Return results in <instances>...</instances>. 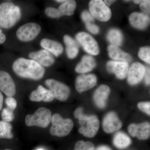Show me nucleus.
<instances>
[{
	"label": "nucleus",
	"instance_id": "obj_1",
	"mask_svg": "<svg viewBox=\"0 0 150 150\" xmlns=\"http://www.w3.org/2000/svg\"><path fill=\"white\" fill-rule=\"evenodd\" d=\"M12 68L18 76L33 80L41 79L45 74L43 66L32 59L18 58L13 62Z\"/></svg>",
	"mask_w": 150,
	"mask_h": 150
},
{
	"label": "nucleus",
	"instance_id": "obj_2",
	"mask_svg": "<svg viewBox=\"0 0 150 150\" xmlns=\"http://www.w3.org/2000/svg\"><path fill=\"white\" fill-rule=\"evenodd\" d=\"M21 17L18 6L11 2L0 4V28L8 29L13 27Z\"/></svg>",
	"mask_w": 150,
	"mask_h": 150
},
{
	"label": "nucleus",
	"instance_id": "obj_3",
	"mask_svg": "<svg viewBox=\"0 0 150 150\" xmlns=\"http://www.w3.org/2000/svg\"><path fill=\"white\" fill-rule=\"evenodd\" d=\"M74 115L79 119L81 126L79 131L80 134L89 138H93L96 136L99 129L100 125L99 120L96 116L84 115L83 109L81 107L75 110Z\"/></svg>",
	"mask_w": 150,
	"mask_h": 150
},
{
	"label": "nucleus",
	"instance_id": "obj_4",
	"mask_svg": "<svg viewBox=\"0 0 150 150\" xmlns=\"http://www.w3.org/2000/svg\"><path fill=\"white\" fill-rule=\"evenodd\" d=\"M51 122L52 126L50 129V133L54 136H67L71 132L74 127V123L71 119H64L58 113H55L52 115Z\"/></svg>",
	"mask_w": 150,
	"mask_h": 150
},
{
	"label": "nucleus",
	"instance_id": "obj_5",
	"mask_svg": "<svg viewBox=\"0 0 150 150\" xmlns=\"http://www.w3.org/2000/svg\"><path fill=\"white\" fill-rule=\"evenodd\" d=\"M51 112L46 108L38 109L32 115L28 114L25 117V123L28 126H36L45 128L51 121Z\"/></svg>",
	"mask_w": 150,
	"mask_h": 150
},
{
	"label": "nucleus",
	"instance_id": "obj_6",
	"mask_svg": "<svg viewBox=\"0 0 150 150\" xmlns=\"http://www.w3.org/2000/svg\"><path fill=\"white\" fill-rule=\"evenodd\" d=\"M88 6L90 13L94 18L100 21L107 22L111 18V11L103 1H91Z\"/></svg>",
	"mask_w": 150,
	"mask_h": 150
},
{
	"label": "nucleus",
	"instance_id": "obj_7",
	"mask_svg": "<svg viewBox=\"0 0 150 150\" xmlns=\"http://www.w3.org/2000/svg\"><path fill=\"white\" fill-rule=\"evenodd\" d=\"M76 39L87 53L94 56L99 54L98 43L90 34L84 32H79L76 35Z\"/></svg>",
	"mask_w": 150,
	"mask_h": 150
},
{
	"label": "nucleus",
	"instance_id": "obj_8",
	"mask_svg": "<svg viewBox=\"0 0 150 150\" xmlns=\"http://www.w3.org/2000/svg\"><path fill=\"white\" fill-rule=\"evenodd\" d=\"M41 27L35 23H28L22 25L17 30L16 36L23 42H29L34 40L41 31Z\"/></svg>",
	"mask_w": 150,
	"mask_h": 150
},
{
	"label": "nucleus",
	"instance_id": "obj_9",
	"mask_svg": "<svg viewBox=\"0 0 150 150\" xmlns=\"http://www.w3.org/2000/svg\"><path fill=\"white\" fill-rule=\"evenodd\" d=\"M45 84L54 97L60 101H65L69 96V88L65 84L53 79L46 80Z\"/></svg>",
	"mask_w": 150,
	"mask_h": 150
},
{
	"label": "nucleus",
	"instance_id": "obj_10",
	"mask_svg": "<svg viewBox=\"0 0 150 150\" xmlns=\"http://www.w3.org/2000/svg\"><path fill=\"white\" fill-rule=\"evenodd\" d=\"M96 76L93 74L78 76L75 82V87L79 93H82L93 88L96 85Z\"/></svg>",
	"mask_w": 150,
	"mask_h": 150
},
{
	"label": "nucleus",
	"instance_id": "obj_11",
	"mask_svg": "<svg viewBox=\"0 0 150 150\" xmlns=\"http://www.w3.org/2000/svg\"><path fill=\"white\" fill-rule=\"evenodd\" d=\"M146 68L139 62H135L129 67L127 80L129 84L135 85L139 83L144 76Z\"/></svg>",
	"mask_w": 150,
	"mask_h": 150
},
{
	"label": "nucleus",
	"instance_id": "obj_12",
	"mask_svg": "<svg viewBox=\"0 0 150 150\" xmlns=\"http://www.w3.org/2000/svg\"><path fill=\"white\" fill-rule=\"evenodd\" d=\"M0 91L8 97L13 96L16 92L13 79L5 71H0Z\"/></svg>",
	"mask_w": 150,
	"mask_h": 150
},
{
	"label": "nucleus",
	"instance_id": "obj_13",
	"mask_svg": "<svg viewBox=\"0 0 150 150\" xmlns=\"http://www.w3.org/2000/svg\"><path fill=\"white\" fill-rule=\"evenodd\" d=\"M106 68L109 73L114 74L118 79H123L127 76L129 66L128 62L110 61L107 62Z\"/></svg>",
	"mask_w": 150,
	"mask_h": 150
},
{
	"label": "nucleus",
	"instance_id": "obj_14",
	"mask_svg": "<svg viewBox=\"0 0 150 150\" xmlns=\"http://www.w3.org/2000/svg\"><path fill=\"white\" fill-rule=\"evenodd\" d=\"M128 131L132 137H136L140 140H146L150 137V123L147 122L140 124L132 123L128 126Z\"/></svg>",
	"mask_w": 150,
	"mask_h": 150
},
{
	"label": "nucleus",
	"instance_id": "obj_15",
	"mask_svg": "<svg viewBox=\"0 0 150 150\" xmlns=\"http://www.w3.org/2000/svg\"><path fill=\"white\" fill-rule=\"evenodd\" d=\"M122 123L117 114L114 112L108 113L105 116L103 122V128L105 133L110 134L119 130Z\"/></svg>",
	"mask_w": 150,
	"mask_h": 150
},
{
	"label": "nucleus",
	"instance_id": "obj_16",
	"mask_svg": "<svg viewBox=\"0 0 150 150\" xmlns=\"http://www.w3.org/2000/svg\"><path fill=\"white\" fill-rule=\"evenodd\" d=\"M28 56L30 59L37 62L43 67H51L55 63L54 56L49 51L45 49L31 52Z\"/></svg>",
	"mask_w": 150,
	"mask_h": 150
},
{
	"label": "nucleus",
	"instance_id": "obj_17",
	"mask_svg": "<svg viewBox=\"0 0 150 150\" xmlns=\"http://www.w3.org/2000/svg\"><path fill=\"white\" fill-rule=\"evenodd\" d=\"M54 97L51 91L42 85H39L37 89L30 93L29 99L34 102H50L53 101Z\"/></svg>",
	"mask_w": 150,
	"mask_h": 150
},
{
	"label": "nucleus",
	"instance_id": "obj_18",
	"mask_svg": "<svg viewBox=\"0 0 150 150\" xmlns=\"http://www.w3.org/2000/svg\"><path fill=\"white\" fill-rule=\"evenodd\" d=\"M110 92V88L106 85H101L97 88L93 95V100L98 107L103 108Z\"/></svg>",
	"mask_w": 150,
	"mask_h": 150
},
{
	"label": "nucleus",
	"instance_id": "obj_19",
	"mask_svg": "<svg viewBox=\"0 0 150 150\" xmlns=\"http://www.w3.org/2000/svg\"><path fill=\"white\" fill-rule=\"evenodd\" d=\"M129 20L133 27L140 30L146 28L150 23L149 17L142 13H132L129 17Z\"/></svg>",
	"mask_w": 150,
	"mask_h": 150
},
{
	"label": "nucleus",
	"instance_id": "obj_20",
	"mask_svg": "<svg viewBox=\"0 0 150 150\" xmlns=\"http://www.w3.org/2000/svg\"><path fill=\"white\" fill-rule=\"evenodd\" d=\"M96 65L95 60L92 56L84 55L81 62L76 66L75 71L80 74H85L93 70Z\"/></svg>",
	"mask_w": 150,
	"mask_h": 150
},
{
	"label": "nucleus",
	"instance_id": "obj_21",
	"mask_svg": "<svg viewBox=\"0 0 150 150\" xmlns=\"http://www.w3.org/2000/svg\"><path fill=\"white\" fill-rule=\"evenodd\" d=\"M40 45L45 50L49 51L56 57L63 53L64 48L62 44L55 40L48 38H43L40 41Z\"/></svg>",
	"mask_w": 150,
	"mask_h": 150
},
{
	"label": "nucleus",
	"instance_id": "obj_22",
	"mask_svg": "<svg viewBox=\"0 0 150 150\" xmlns=\"http://www.w3.org/2000/svg\"><path fill=\"white\" fill-rule=\"evenodd\" d=\"M107 49L109 57L114 61L128 63L132 60L130 55L122 51L118 46L110 45L108 47Z\"/></svg>",
	"mask_w": 150,
	"mask_h": 150
},
{
	"label": "nucleus",
	"instance_id": "obj_23",
	"mask_svg": "<svg viewBox=\"0 0 150 150\" xmlns=\"http://www.w3.org/2000/svg\"><path fill=\"white\" fill-rule=\"evenodd\" d=\"M64 41L66 45V53L68 58L74 59L79 54V43L73 38L67 35L64 36Z\"/></svg>",
	"mask_w": 150,
	"mask_h": 150
},
{
	"label": "nucleus",
	"instance_id": "obj_24",
	"mask_svg": "<svg viewBox=\"0 0 150 150\" xmlns=\"http://www.w3.org/2000/svg\"><path fill=\"white\" fill-rule=\"evenodd\" d=\"M131 140L129 136L123 133L118 132L115 134L113 139L114 146L118 149H122L129 146L131 144Z\"/></svg>",
	"mask_w": 150,
	"mask_h": 150
},
{
	"label": "nucleus",
	"instance_id": "obj_25",
	"mask_svg": "<svg viewBox=\"0 0 150 150\" xmlns=\"http://www.w3.org/2000/svg\"><path fill=\"white\" fill-rule=\"evenodd\" d=\"M107 38L111 45L118 47L123 43V34L121 31L116 28H112L109 30L107 34Z\"/></svg>",
	"mask_w": 150,
	"mask_h": 150
},
{
	"label": "nucleus",
	"instance_id": "obj_26",
	"mask_svg": "<svg viewBox=\"0 0 150 150\" xmlns=\"http://www.w3.org/2000/svg\"><path fill=\"white\" fill-rule=\"evenodd\" d=\"M76 7V1L73 0L66 1L59 6L58 9L62 14V16H71L74 14V11Z\"/></svg>",
	"mask_w": 150,
	"mask_h": 150
},
{
	"label": "nucleus",
	"instance_id": "obj_27",
	"mask_svg": "<svg viewBox=\"0 0 150 150\" xmlns=\"http://www.w3.org/2000/svg\"><path fill=\"white\" fill-rule=\"evenodd\" d=\"M12 126L8 122L0 121V139H11L13 136L12 134Z\"/></svg>",
	"mask_w": 150,
	"mask_h": 150
},
{
	"label": "nucleus",
	"instance_id": "obj_28",
	"mask_svg": "<svg viewBox=\"0 0 150 150\" xmlns=\"http://www.w3.org/2000/svg\"><path fill=\"white\" fill-rule=\"evenodd\" d=\"M138 56L140 59L147 63L150 64V48L149 46L143 47L139 50Z\"/></svg>",
	"mask_w": 150,
	"mask_h": 150
},
{
	"label": "nucleus",
	"instance_id": "obj_29",
	"mask_svg": "<svg viewBox=\"0 0 150 150\" xmlns=\"http://www.w3.org/2000/svg\"><path fill=\"white\" fill-rule=\"evenodd\" d=\"M94 146L91 142L78 141L76 145L74 150H94Z\"/></svg>",
	"mask_w": 150,
	"mask_h": 150
},
{
	"label": "nucleus",
	"instance_id": "obj_30",
	"mask_svg": "<svg viewBox=\"0 0 150 150\" xmlns=\"http://www.w3.org/2000/svg\"><path fill=\"white\" fill-rule=\"evenodd\" d=\"M1 117L3 121L10 122L13 121L14 119L13 110H11L8 108H6L3 109L1 112Z\"/></svg>",
	"mask_w": 150,
	"mask_h": 150
},
{
	"label": "nucleus",
	"instance_id": "obj_31",
	"mask_svg": "<svg viewBox=\"0 0 150 150\" xmlns=\"http://www.w3.org/2000/svg\"><path fill=\"white\" fill-rule=\"evenodd\" d=\"M45 13L47 16L51 18H59L63 16L62 14L60 12L58 8L51 7L46 8L45 10Z\"/></svg>",
	"mask_w": 150,
	"mask_h": 150
},
{
	"label": "nucleus",
	"instance_id": "obj_32",
	"mask_svg": "<svg viewBox=\"0 0 150 150\" xmlns=\"http://www.w3.org/2000/svg\"><path fill=\"white\" fill-rule=\"evenodd\" d=\"M86 27L89 32L93 34H97L99 32V28L94 22L85 23Z\"/></svg>",
	"mask_w": 150,
	"mask_h": 150
},
{
	"label": "nucleus",
	"instance_id": "obj_33",
	"mask_svg": "<svg viewBox=\"0 0 150 150\" xmlns=\"http://www.w3.org/2000/svg\"><path fill=\"white\" fill-rule=\"evenodd\" d=\"M5 103L7 107L13 110L16 109L17 105L16 100L12 97H8L6 98Z\"/></svg>",
	"mask_w": 150,
	"mask_h": 150
},
{
	"label": "nucleus",
	"instance_id": "obj_34",
	"mask_svg": "<svg viewBox=\"0 0 150 150\" xmlns=\"http://www.w3.org/2000/svg\"><path fill=\"white\" fill-rule=\"evenodd\" d=\"M138 107L140 110L146 112L148 115H150V103L149 102H142L138 104Z\"/></svg>",
	"mask_w": 150,
	"mask_h": 150
},
{
	"label": "nucleus",
	"instance_id": "obj_35",
	"mask_svg": "<svg viewBox=\"0 0 150 150\" xmlns=\"http://www.w3.org/2000/svg\"><path fill=\"white\" fill-rule=\"evenodd\" d=\"M140 8L142 11L144 13L147 15L150 13V1L149 0L143 1L140 4Z\"/></svg>",
	"mask_w": 150,
	"mask_h": 150
},
{
	"label": "nucleus",
	"instance_id": "obj_36",
	"mask_svg": "<svg viewBox=\"0 0 150 150\" xmlns=\"http://www.w3.org/2000/svg\"><path fill=\"white\" fill-rule=\"evenodd\" d=\"M81 17L85 23L89 22L94 21L95 19L91 15L90 13L88 11H84L83 12L81 15Z\"/></svg>",
	"mask_w": 150,
	"mask_h": 150
},
{
	"label": "nucleus",
	"instance_id": "obj_37",
	"mask_svg": "<svg viewBox=\"0 0 150 150\" xmlns=\"http://www.w3.org/2000/svg\"><path fill=\"white\" fill-rule=\"evenodd\" d=\"M150 69H146V72L144 75L145 83L147 85L150 84Z\"/></svg>",
	"mask_w": 150,
	"mask_h": 150
},
{
	"label": "nucleus",
	"instance_id": "obj_38",
	"mask_svg": "<svg viewBox=\"0 0 150 150\" xmlns=\"http://www.w3.org/2000/svg\"><path fill=\"white\" fill-rule=\"evenodd\" d=\"M5 35L2 32L1 30L0 29V44H2L4 43L6 40Z\"/></svg>",
	"mask_w": 150,
	"mask_h": 150
},
{
	"label": "nucleus",
	"instance_id": "obj_39",
	"mask_svg": "<svg viewBox=\"0 0 150 150\" xmlns=\"http://www.w3.org/2000/svg\"><path fill=\"white\" fill-rule=\"evenodd\" d=\"M3 101H4V96H3V94L0 91V110L2 108Z\"/></svg>",
	"mask_w": 150,
	"mask_h": 150
},
{
	"label": "nucleus",
	"instance_id": "obj_40",
	"mask_svg": "<svg viewBox=\"0 0 150 150\" xmlns=\"http://www.w3.org/2000/svg\"><path fill=\"white\" fill-rule=\"evenodd\" d=\"M115 1H113V0H105V1H103L105 4L106 6H108L111 5L113 3H114Z\"/></svg>",
	"mask_w": 150,
	"mask_h": 150
},
{
	"label": "nucleus",
	"instance_id": "obj_41",
	"mask_svg": "<svg viewBox=\"0 0 150 150\" xmlns=\"http://www.w3.org/2000/svg\"><path fill=\"white\" fill-rule=\"evenodd\" d=\"M96 150H111V149L107 146H103L98 148Z\"/></svg>",
	"mask_w": 150,
	"mask_h": 150
},
{
	"label": "nucleus",
	"instance_id": "obj_42",
	"mask_svg": "<svg viewBox=\"0 0 150 150\" xmlns=\"http://www.w3.org/2000/svg\"><path fill=\"white\" fill-rule=\"evenodd\" d=\"M142 1H142V0H135V1H134V2L136 4H140Z\"/></svg>",
	"mask_w": 150,
	"mask_h": 150
},
{
	"label": "nucleus",
	"instance_id": "obj_43",
	"mask_svg": "<svg viewBox=\"0 0 150 150\" xmlns=\"http://www.w3.org/2000/svg\"><path fill=\"white\" fill-rule=\"evenodd\" d=\"M65 0H57V1H55L57 2L60 3H63L65 1Z\"/></svg>",
	"mask_w": 150,
	"mask_h": 150
},
{
	"label": "nucleus",
	"instance_id": "obj_44",
	"mask_svg": "<svg viewBox=\"0 0 150 150\" xmlns=\"http://www.w3.org/2000/svg\"><path fill=\"white\" fill-rule=\"evenodd\" d=\"M37 150H44L43 149H37Z\"/></svg>",
	"mask_w": 150,
	"mask_h": 150
},
{
	"label": "nucleus",
	"instance_id": "obj_45",
	"mask_svg": "<svg viewBox=\"0 0 150 150\" xmlns=\"http://www.w3.org/2000/svg\"></svg>",
	"mask_w": 150,
	"mask_h": 150
}]
</instances>
